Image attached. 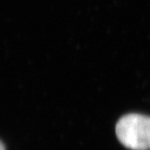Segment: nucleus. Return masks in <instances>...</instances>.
<instances>
[{
    "label": "nucleus",
    "instance_id": "f257e3e1",
    "mask_svg": "<svg viewBox=\"0 0 150 150\" xmlns=\"http://www.w3.org/2000/svg\"><path fill=\"white\" fill-rule=\"evenodd\" d=\"M116 134L122 144L132 150H150V117L129 114L116 125Z\"/></svg>",
    "mask_w": 150,
    "mask_h": 150
},
{
    "label": "nucleus",
    "instance_id": "f03ea898",
    "mask_svg": "<svg viewBox=\"0 0 150 150\" xmlns=\"http://www.w3.org/2000/svg\"><path fill=\"white\" fill-rule=\"evenodd\" d=\"M0 150H6V147L1 140H0Z\"/></svg>",
    "mask_w": 150,
    "mask_h": 150
}]
</instances>
